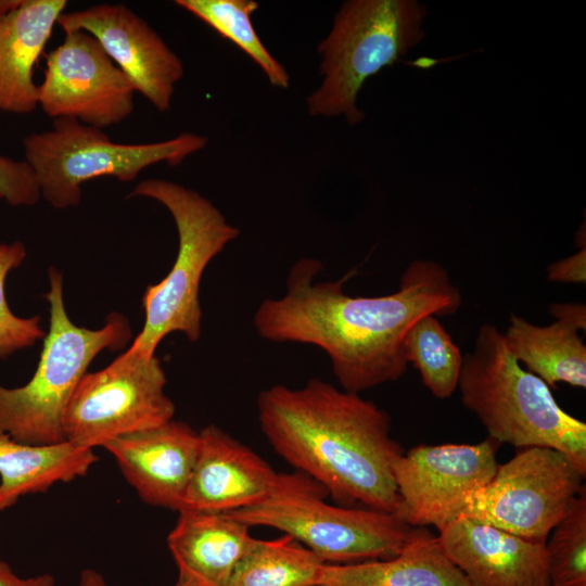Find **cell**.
Here are the masks:
<instances>
[{
    "label": "cell",
    "instance_id": "obj_1",
    "mask_svg": "<svg viewBox=\"0 0 586 586\" xmlns=\"http://www.w3.org/2000/svg\"><path fill=\"white\" fill-rule=\"evenodd\" d=\"M322 265L301 258L291 268L286 293L265 300L254 316L258 334L272 342L310 344L331 359L344 391L359 394L400 379L407 369L404 340L426 315L448 316L462 305L459 288L432 259H415L399 289L382 296H351L339 281L314 282Z\"/></svg>",
    "mask_w": 586,
    "mask_h": 586
},
{
    "label": "cell",
    "instance_id": "obj_2",
    "mask_svg": "<svg viewBox=\"0 0 586 586\" xmlns=\"http://www.w3.org/2000/svg\"><path fill=\"white\" fill-rule=\"evenodd\" d=\"M257 410L275 453L334 500L396 513L393 464L404 450L391 436L385 410L318 378L301 388L262 391Z\"/></svg>",
    "mask_w": 586,
    "mask_h": 586
},
{
    "label": "cell",
    "instance_id": "obj_3",
    "mask_svg": "<svg viewBox=\"0 0 586 586\" xmlns=\"http://www.w3.org/2000/svg\"><path fill=\"white\" fill-rule=\"evenodd\" d=\"M457 388L464 407L498 444L555 448L586 472V423L565 412L550 387L520 366L495 326L479 328Z\"/></svg>",
    "mask_w": 586,
    "mask_h": 586
},
{
    "label": "cell",
    "instance_id": "obj_4",
    "mask_svg": "<svg viewBox=\"0 0 586 586\" xmlns=\"http://www.w3.org/2000/svg\"><path fill=\"white\" fill-rule=\"evenodd\" d=\"M49 332L31 379L20 387L0 385V431L17 442L52 445L65 442L62 419L77 384L103 349H119L131 337L128 320L111 314L98 330L73 323L63 300V278L49 269Z\"/></svg>",
    "mask_w": 586,
    "mask_h": 586
},
{
    "label": "cell",
    "instance_id": "obj_5",
    "mask_svg": "<svg viewBox=\"0 0 586 586\" xmlns=\"http://www.w3.org/2000/svg\"><path fill=\"white\" fill-rule=\"evenodd\" d=\"M428 14L416 0H349L317 47L320 86L306 99L309 115L364 120L357 106L366 80L407 54L424 37Z\"/></svg>",
    "mask_w": 586,
    "mask_h": 586
},
{
    "label": "cell",
    "instance_id": "obj_6",
    "mask_svg": "<svg viewBox=\"0 0 586 586\" xmlns=\"http://www.w3.org/2000/svg\"><path fill=\"white\" fill-rule=\"evenodd\" d=\"M129 196H143L164 205L178 232V253L167 276L148 285L142 296L145 320L128 348L151 357L171 332H182L191 342L201 335L199 292L209 262L233 241L240 230L199 192L165 179L140 181Z\"/></svg>",
    "mask_w": 586,
    "mask_h": 586
},
{
    "label": "cell",
    "instance_id": "obj_7",
    "mask_svg": "<svg viewBox=\"0 0 586 586\" xmlns=\"http://www.w3.org/2000/svg\"><path fill=\"white\" fill-rule=\"evenodd\" d=\"M327 491L306 474L280 473L262 501L227 512L247 526H268L293 537L324 563L346 564L395 557L411 526L396 514L333 506Z\"/></svg>",
    "mask_w": 586,
    "mask_h": 586
},
{
    "label": "cell",
    "instance_id": "obj_8",
    "mask_svg": "<svg viewBox=\"0 0 586 586\" xmlns=\"http://www.w3.org/2000/svg\"><path fill=\"white\" fill-rule=\"evenodd\" d=\"M205 136L182 132L171 139L128 144L114 142L102 129L74 118L53 119L47 131L23 138L24 161L31 167L43 198L64 209L79 204L85 182L114 177L133 181L146 167L181 164L206 146Z\"/></svg>",
    "mask_w": 586,
    "mask_h": 586
},
{
    "label": "cell",
    "instance_id": "obj_9",
    "mask_svg": "<svg viewBox=\"0 0 586 586\" xmlns=\"http://www.w3.org/2000/svg\"><path fill=\"white\" fill-rule=\"evenodd\" d=\"M161 360L127 349L107 367L87 372L65 407V442L93 449L120 435L173 419L175 405L165 393Z\"/></svg>",
    "mask_w": 586,
    "mask_h": 586
},
{
    "label": "cell",
    "instance_id": "obj_10",
    "mask_svg": "<svg viewBox=\"0 0 586 586\" xmlns=\"http://www.w3.org/2000/svg\"><path fill=\"white\" fill-rule=\"evenodd\" d=\"M585 475L555 448H519L509 461L498 464L492 480L473 494L461 515L545 544L585 486Z\"/></svg>",
    "mask_w": 586,
    "mask_h": 586
},
{
    "label": "cell",
    "instance_id": "obj_11",
    "mask_svg": "<svg viewBox=\"0 0 586 586\" xmlns=\"http://www.w3.org/2000/svg\"><path fill=\"white\" fill-rule=\"evenodd\" d=\"M500 444L418 445L393 464L398 494L396 515L411 527L441 531L459 518L469 499L494 476Z\"/></svg>",
    "mask_w": 586,
    "mask_h": 586
},
{
    "label": "cell",
    "instance_id": "obj_12",
    "mask_svg": "<svg viewBox=\"0 0 586 586\" xmlns=\"http://www.w3.org/2000/svg\"><path fill=\"white\" fill-rule=\"evenodd\" d=\"M136 88L98 40L81 30L65 33L46 59L38 106L52 119L74 118L99 129L133 111Z\"/></svg>",
    "mask_w": 586,
    "mask_h": 586
},
{
    "label": "cell",
    "instance_id": "obj_13",
    "mask_svg": "<svg viewBox=\"0 0 586 586\" xmlns=\"http://www.w3.org/2000/svg\"><path fill=\"white\" fill-rule=\"evenodd\" d=\"M56 25L64 33L93 36L117 67L158 112L171 106L184 68L180 58L139 15L124 4L102 3L63 12Z\"/></svg>",
    "mask_w": 586,
    "mask_h": 586
},
{
    "label": "cell",
    "instance_id": "obj_14",
    "mask_svg": "<svg viewBox=\"0 0 586 586\" xmlns=\"http://www.w3.org/2000/svg\"><path fill=\"white\" fill-rule=\"evenodd\" d=\"M199 436L196 460L179 511H235L262 501L277 488L280 473L217 425H206Z\"/></svg>",
    "mask_w": 586,
    "mask_h": 586
},
{
    "label": "cell",
    "instance_id": "obj_15",
    "mask_svg": "<svg viewBox=\"0 0 586 586\" xmlns=\"http://www.w3.org/2000/svg\"><path fill=\"white\" fill-rule=\"evenodd\" d=\"M199 444V432L171 419L115 437L102 447L115 458L124 477L143 502L179 512Z\"/></svg>",
    "mask_w": 586,
    "mask_h": 586
},
{
    "label": "cell",
    "instance_id": "obj_16",
    "mask_svg": "<svg viewBox=\"0 0 586 586\" xmlns=\"http://www.w3.org/2000/svg\"><path fill=\"white\" fill-rule=\"evenodd\" d=\"M438 533L446 556L472 586H549L544 543L463 515Z\"/></svg>",
    "mask_w": 586,
    "mask_h": 586
},
{
    "label": "cell",
    "instance_id": "obj_17",
    "mask_svg": "<svg viewBox=\"0 0 586 586\" xmlns=\"http://www.w3.org/2000/svg\"><path fill=\"white\" fill-rule=\"evenodd\" d=\"M227 512L179 511L167 537L182 586H228L252 536Z\"/></svg>",
    "mask_w": 586,
    "mask_h": 586
},
{
    "label": "cell",
    "instance_id": "obj_18",
    "mask_svg": "<svg viewBox=\"0 0 586 586\" xmlns=\"http://www.w3.org/2000/svg\"><path fill=\"white\" fill-rule=\"evenodd\" d=\"M66 0H25L0 16V112L25 115L38 107L34 68Z\"/></svg>",
    "mask_w": 586,
    "mask_h": 586
},
{
    "label": "cell",
    "instance_id": "obj_19",
    "mask_svg": "<svg viewBox=\"0 0 586 586\" xmlns=\"http://www.w3.org/2000/svg\"><path fill=\"white\" fill-rule=\"evenodd\" d=\"M317 586H472L437 536L412 527L398 555L357 563H323Z\"/></svg>",
    "mask_w": 586,
    "mask_h": 586
},
{
    "label": "cell",
    "instance_id": "obj_20",
    "mask_svg": "<svg viewBox=\"0 0 586 586\" xmlns=\"http://www.w3.org/2000/svg\"><path fill=\"white\" fill-rule=\"evenodd\" d=\"M98 456L68 442L30 445L0 431V512L29 494L85 476Z\"/></svg>",
    "mask_w": 586,
    "mask_h": 586
},
{
    "label": "cell",
    "instance_id": "obj_21",
    "mask_svg": "<svg viewBox=\"0 0 586 586\" xmlns=\"http://www.w3.org/2000/svg\"><path fill=\"white\" fill-rule=\"evenodd\" d=\"M504 339L512 356L550 388L560 382L586 387V346L575 327L560 320L536 326L511 313Z\"/></svg>",
    "mask_w": 586,
    "mask_h": 586
},
{
    "label": "cell",
    "instance_id": "obj_22",
    "mask_svg": "<svg viewBox=\"0 0 586 586\" xmlns=\"http://www.w3.org/2000/svg\"><path fill=\"white\" fill-rule=\"evenodd\" d=\"M323 561L289 535L252 537L228 586H317Z\"/></svg>",
    "mask_w": 586,
    "mask_h": 586
},
{
    "label": "cell",
    "instance_id": "obj_23",
    "mask_svg": "<svg viewBox=\"0 0 586 586\" xmlns=\"http://www.w3.org/2000/svg\"><path fill=\"white\" fill-rule=\"evenodd\" d=\"M175 3L246 53L262 68L271 86L289 88L288 71L268 51L253 26L251 17L258 9L256 1L177 0Z\"/></svg>",
    "mask_w": 586,
    "mask_h": 586
},
{
    "label": "cell",
    "instance_id": "obj_24",
    "mask_svg": "<svg viewBox=\"0 0 586 586\" xmlns=\"http://www.w3.org/2000/svg\"><path fill=\"white\" fill-rule=\"evenodd\" d=\"M404 351L433 396L444 399L455 393L463 356L436 316L426 315L410 327Z\"/></svg>",
    "mask_w": 586,
    "mask_h": 586
},
{
    "label": "cell",
    "instance_id": "obj_25",
    "mask_svg": "<svg viewBox=\"0 0 586 586\" xmlns=\"http://www.w3.org/2000/svg\"><path fill=\"white\" fill-rule=\"evenodd\" d=\"M549 586H586V486L545 543Z\"/></svg>",
    "mask_w": 586,
    "mask_h": 586
},
{
    "label": "cell",
    "instance_id": "obj_26",
    "mask_svg": "<svg viewBox=\"0 0 586 586\" xmlns=\"http://www.w3.org/2000/svg\"><path fill=\"white\" fill-rule=\"evenodd\" d=\"M26 257L23 242L0 244V358H7L13 353L33 346L44 337L41 328V317H18L9 307L5 295L8 275L20 267Z\"/></svg>",
    "mask_w": 586,
    "mask_h": 586
},
{
    "label": "cell",
    "instance_id": "obj_27",
    "mask_svg": "<svg viewBox=\"0 0 586 586\" xmlns=\"http://www.w3.org/2000/svg\"><path fill=\"white\" fill-rule=\"evenodd\" d=\"M41 199L31 167L0 154V200L11 206H33Z\"/></svg>",
    "mask_w": 586,
    "mask_h": 586
},
{
    "label": "cell",
    "instance_id": "obj_28",
    "mask_svg": "<svg viewBox=\"0 0 586 586\" xmlns=\"http://www.w3.org/2000/svg\"><path fill=\"white\" fill-rule=\"evenodd\" d=\"M547 279L552 282L585 284L586 247H581L577 253L549 265Z\"/></svg>",
    "mask_w": 586,
    "mask_h": 586
},
{
    "label": "cell",
    "instance_id": "obj_29",
    "mask_svg": "<svg viewBox=\"0 0 586 586\" xmlns=\"http://www.w3.org/2000/svg\"><path fill=\"white\" fill-rule=\"evenodd\" d=\"M549 313L557 320L575 327L578 331L586 329V307L582 303H552Z\"/></svg>",
    "mask_w": 586,
    "mask_h": 586
},
{
    "label": "cell",
    "instance_id": "obj_30",
    "mask_svg": "<svg viewBox=\"0 0 586 586\" xmlns=\"http://www.w3.org/2000/svg\"><path fill=\"white\" fill-rule=\"evenodd\" d=\"M55 579L49 573L33 577H20L9 563L0 557V586H54Z\"/></svg>",
    "mask_w": 586,
    "mask_h": 586
},
{
    "label": "cell",
    "instance_id": "obj_31",
    "mask_svg": "<svg viewBox=\"0 0 586 586\" xmlns=\"http://www.w3.org/2000/svg\"><path fill=\"white\" fill-rule=\"evenodd\" d=\"M77 586H107L103 575L93 569H84L79 574ZM174 586H182L178 582Z\"/></svg>",
    "mask_w": 586,
    "mask_h": 586
},
{
    "label": "cell",
    "instance_id": "obj_32",
    "mask_svg": "<svg viewBox=\"0 0 586 586\" xmlns=\"http://www.w3.org/2000/svg\"><path fill=\"white\" fill-rule=\"evenodd\" d=\"M25 0H0V16L20 8Z\"/></svg>",
    "mask_w": 586,
    "mask_h": 586
}]
</instances>
